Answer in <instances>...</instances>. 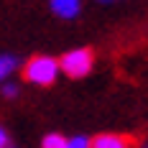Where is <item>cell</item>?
I'll return each instance as SVG.
<instances>
[{
  "instance_id": "obj_6",
  "label": "cell",
  "mask_w": 148,
  "mask_h": 148,
  "mask_svg": "<svg viewBox=\"0 0 148 148\" xmlns=\"http://www.w3.org/2000/svg\"><path fill=\"white\" fill-rule=\"evenodd\" d=\"M66 140H69V138H64V135H59V133H49V135H44L41 148H66Z\"/></svg>"
},
{
  "instance_id": "obj_3",
  "label": "cell",
  "mask_w": 148,
  "mask_h": 148,
  "mask_svg": "<svg viewBox=\"0 0 148 148\" xmlns=\"http://www.w3.org/2000/svg\"><path fill=\"white\" fill-rule=\"evenodd\" d=\"M92 148H130V140L125 135H115V133H102L92 140Z\"/></svg>"
},
{
  "instance_id": "obj_7",
  "label": "cell",
  "mask_w": 148,
  "mask_h": 148,
  "mask_svg": "<svg viewBox=\"0 0 148 148\" xmlns=\"http://www.w3.org/2000/svg\"><path fill=\"white\" fill-rule=\"evenodd\" d=\"M66 148H92V140L84 135H74L72 140H66Z\"/></svg>"
},
{
  "instance_id": "obj_9",
  "label": "cell",
  "mask_w": 148,
  "mask_h": 148,
  "mask_svg": "<svg viewBox=\"0 0 148 148\" xmlns=\"http://www.w3.org/2000/svg\"><path fill=\"white\" fill-rule=\"evenodd\" d=\"M8 143H10V138H8V133H5V128L0 125V148H8Z\"/></svg>"
},
{
  "instance_id": "obj_10",
  "label": "cell",
  "mask_w": 148,
  "mask_h": 148,
  "mask_svg": "<svg viewBox=\"0 0 148 148\" xmlns=\"http://www.w3.org/2000/svg\"><path fill=\"white\" fill-rule=\"evenodd\" d=\"M146 148H148V146H146Z\"/></svg>"
},
{
  "instance_id": "obj_4",
  "label": "cell",
  "mask_w": 148,
  "mask_h": 148,
  "mask_svg": "<svg viewBox=\"0 0 148 148\" xmlns=\"http://www.w3.org/2000/svg\"><path fill=\"white\" fill-rule=\"evenodd\" d=\"M51 8L61 18H74L79 13V0H51Z\"/></svg>"
},
{
  "instance_id": "obj_5",
  "label": "cell",
  "mask_w": 148,
  "mask_h": 148,
  "mask_svg": "<svg viewBox=\"0 0 148 148\" xmlns=\"http://www.w3.org/2000/svg\"><path fill=\"white\" fill-rule=\"evenodd\" d=\"M15 66H18V59H15V56H8V54H3V56H0V82H3L5 77H10Z\"/></svg>"
},
{
  "instance_id": "obj_8",
  "label": "cell",
  "mask_w": 148,
  "mask_h": 148,
  "mask_svg": "<svg viewBox=\"0 0 148 148\" xmlns=\"http://www.w3.org/2000/svg\"><path fill=\"white\" fill-rule=\"evenodd\" d=\"M15 95H18V87H15L13 82L3 84V97H8V100H10V97H15Z\"/></svg>"
},
{
  "instance_id": "obj_1",
  "label": "cell",
  "mask_w": 148,
  "mask_h": 148,
  "mask_svg": "<svg viewBox=\"0 0 148 148\" xmlns=\"http://www.w3.org/2000/svg\"><path fill=\"white\" fill-rule=\"evenodd\" d=\"M56 74H59V61L51 56H33L23 64V79L31 84L49 87V84H54Z\"/></svg>"
},
{
  "instance_id": "obj_2",
  "label": "cell",
  "mask_w": 148,
  "mask_h": 148,
  "mask_svg": "<svg viewBox=\"0 0 148 148\" xmlns=\"http://www.w3.org/2000/svg\"><path fill=\"white\" fill-rule=\"evenodd\" d=\"M92 64H95L92 49H74V51H66L61 56L59 69L72 79H82V77H87L92 72Z\"/></svg>"
}]
</instances>
